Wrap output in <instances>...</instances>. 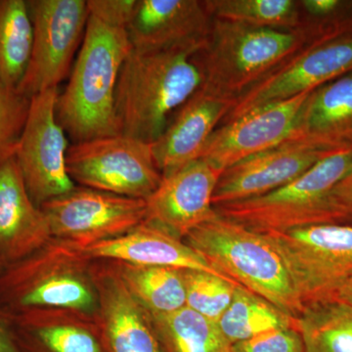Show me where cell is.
Instances as JSON below:
<instances>
[{
    "mask_svg": "<svg viewBox=\"0 0 352 352\" xmlns=\"http://www.w3.org/2000/svg\"><path fill=\"white\" fill-rule=\"evenodd\" d=\"M314 45L307 29L279 31L212 19L207 43L197 60L201 87L236 99L300 51Z\"/></svg>",
    "mask_w": 352,
    "mask_h": 352,
    "instance_id": "3957f363",
    "label": "cell"
},
{
    "mask_svg": "<svg viewBox=\"0 0 352 352\" xmlns=\"http://www.w3.org/2000/svg\"><path fill=\"white\" fill-rule=\"evenodd\" d=\"M286 142L352 153V71L309 92Z\"/></svg>",
    "mask_w": 352,
    "mask_h": 352,
    "instance_id": "ffe728a7",
    "label": "cell"
},
{
    "mask_svg": "<svg viewBox=\"0 0 352 352\" xmlns=\"http://www.w3.org/2000/svg\"><path fill=\"white\" fill-rule=\"evenodd\" d=\"M235 104V99L201 87L178 109L162 135L152 144L162 175L177 170L200 157L204 146Z\"/></svg>",
    "mask_w": 352,
    "mask_h": 352,
    "instance_id": "d6986e66",
    "label": "cell"
},
{
    "mask_svg": "<svg viewBox=\"0 0 352 352\" xmlns=\"http://www.w3.org/2000/svg\"><path fill=\"white\" fill-rule=\"evenodd\" d=\"M217 325L232 346L276 329H298L296 318L241 286L236 288L232 302Z\"/></svg>",
    "mask_w": 352,
    "mask_h": 352,
    "instance_id": "484cf974",
    "label": "cell"
},
{
    "mask_svg": "<svg viewBox=\"0 0 352 352\" xmlns=\"http://www.w3.org/2000/svg\"><path fill=\"white\" fill-rule=\"evenodd\" d=\"M92 263L78 245L52 238L0 270V312L67 308L96 314Z\"/></svg>",
    "mask_w": 352,
    "mask_h": 352,
    "instance_id": "277c9868",
    "label": "cell"
},
{
    "mask_svg": "<svg viewBox=\"0 0 352 352\" xmlns=\"http://www.w3.org/2000/svg\"><path fill=\"white\" fill-rule=\"evenodd\" d=\"M32 41L28 1L0 0V82L18 89L31 61Z\"/></svg>",
    "mask_w": 352,
    "mask_h": 352,
    "instance_id": "d4e9b609",
    "label": "cell"
},
{
    "mask_svg": "<svg viewBox=\"0 0 352 352\" xmlns=\"http://www.w3.org/2000/svg\"><path fill=\"white\" fill-rule=\"evenodd\" d=\"M43 210L54 239L85 247L120 237L144 221L146 201L76 186Z\"/></svg>",
    "mask_w": 352,
    "mask_h": 352,
    "instance_id": "8fae6325",
    "label": "cell"
},
{
    "mask_svg": "<svg viewBox=\"0 0 352 352\" xmlns=\"http://www.w3.org/2000/svg\"><path fill=\"white\" fill-rule=\"evenodd\" d=\"M34 41L31 61L18 91L32 98L56 88L71 69L87 31L89 11L85 0L28 1Z\"/></svg>",
    "mask_w": 352,
    "mask_h": 352,
    "instance_id": "9c48e42d",
    "label": "cell"
},
{
    "mask_svg": "<svg viewBox=\"0 0 352 352\" xmlns=\"http://www.w3.org/2000/svg\"><path fill=\"white\" fill-rule=\"evenodd\" d=\"M80 249L92 261L205 271L227 278L212 267L184 241L146 220L120 237Z\"/></svg>",
    "mask_w": 352,
    "mask_h": 352,
    "instance_id": "7402d4cb",
    "label": "cell"
},
{
    "mask_svg": "<svg viewBox=\"0 0 352 352\" xmlns=\"http://www.w3.org/2000/svg\"><path fill=\"white\" fill-rule=\"evenodd\" d=\"M351 166V152L335 153L281 188L214 208L221 217L263 234L342 223L346 220L333 203L332 190Z\"/></svg>",
    "mask_w": 352,
    "mask_h": 352,
    "instance_id": "8992f818",
    "label": "cell"
},
{
    "mask_svg": "<svg viewBox=\"0 0 352 352\" xmlns=\"http://www.w3.org/2000/svg\"><path fill=\"white\" fill-rule=\"evenodd\" d=\"M308 94L268 104L223 122L208 138L199 159L224 170L288 140Z\"/></svg>",
    "mask_w": 352,
    "mask_h": 352,
    "instance_id": "5bb4252c",
    "label": "cell"
},
{
    "mask_svg": "<svg viewBox=\"0 0 352 352\" xmlns=\"http://www.w3.org/2000/svg\"><path fill=\"white\" fill-rule=\"evenodd\" d=\"M199 51L131 50L116 90L120 134L151 144L162 135L173 113L203 85Z\"/></svg>",
    "mask_w": 352,
    "mask_h": 352,
    "instance_id": "6da1fadb",
    "label": "cell"
},
{
    "mask_svg": "<svg viewBox=\"0 0 352 352\" xmlns=\"http://www.w3.org/2000/svg\"><path fill=\"white\" fill-rule=\"evenodd\" d=\"M67 168L80 186L142 200L154 193L163 178L151 143L124 134L73 143Z\"/></svg>",
    "mask_w": 352,
    "mask_h": 352,
    "instance_id": "ba28073f",
    "label": "cell"
},
{
    "mask_svg": "<svg viewBox=\"0 0 352 352\" xmlns=\"http://www.w3.org/2000/svg\"><path fill=\"white\" fill-rule=\"evenodd\" d=\"M0 315L21 352H105L95 314L41 308Z\"/></svg>",
    "mask_w": 352,
    "mask_h": 352,
    "instance_id": "ac0fdd59",
    "label": "cell"
},
{
    "mask_svg": "<svg viewBox=\"0 0 352 352\" xmlns=\"http://www.w3.org/2000/svg\"><path fill=\"white\" fill-rule=\"evenodd\" d=\"M0 352H21L6 321L0 315Z\"/></svg>",
    "mask_w": 352,
    "mask_h": 352,
    "instance_id": "836d02e7",
    "label": "cell"
},
{
    "mask_svg": "<svg viewBox=\"0 0 352 352\" xmlns=\"http://www.w3.org/2000/svg\"><path fill=\"white\" fill-rule=\"evenodd\" d=\"M305 352H352V307L338 300L307 305L296 318Z\"/></svg>",
    "mask_w": 352,
    "mask_h": 352,
    "instance_id": "4316f807",
    "label": "cell"
},
{
    "mask_svg": "<svg viewBox=\"0 0 352 352\" xmlns=\"http://www.w3.org/2000/svg\"><path fill=\"white\" fill-rule=\"evenodd\" d=\"M32 98L0 82V166L15 157Z\"/></svg>",
    "mask_w": 352,
    "mask_h": 352,
    "instance_id": "f546056e",
    "label": "cell"
},
{
    "mask_svg": "<svg viewBox=\"0 0 352 352\" xmlns=\"http://www.w3.org/2000/svg\"><path fill=\"white\" fill-rule=\"evenodd\" d=\"M51 239L47 219L32 200L14 157L0 166V270Z\"/></svg>",
    "mask_w": 352,
    "mask_h": 352,
    "instance_id": "44dd1931",
    "label": "cell"
},
{
    "mask_svg": "<svg viewBox=\"0 0 352 352\" xmlns=\"http://www.w3.org/2000/svg\"><path fill=\"white\" fill-rule=\"evenodd\" d=\"M328 153L284 142L229 166L220 175L214 207L266 195L302 176Z\"/></svg>",
    "mask_w": 352,
    "mask_h": 352,
    "instance_id": "2e32d148",
    "label": "cell"
},
{
    "mask_svg": "<svg viewBox=\"0 0 352 352\" xmlns=\"http://www.w3.org/2000/svg\"><path fill=\"white\" fill-rule=\"evenodd\" d=\"M223 170L198 159L164 175L157 188L146 199V221L184 239L201 224L219 215L212 198Z\"/></svg>",
    "mask_w": 352,
    "mask_h": 352,
    "instance_id": "4fadbf2b",
    "label": "cell"
},
{
    "mask_svg": "<svg viewBox=\"0 0 352 352\" xmlns=\"http://www.w3.org/2000/svg\"><path fill=\"white\" fill-rule=\"evenodd\" d=\"M180 271L186 293V307L217 323L240 285L205 271Z\"/></svg>",
    "mask_w": 352,
    "mask_h": 352,
    "instance_id": "f1b7e54d",
    "label": "cell"
},
{
    "mask_svg": "<svg viewBox=\"0 0 352 352\" xmlns=\"http://www.w3.org/2000/svg\"><path fill=\"white\" fill-rule=\"evenodd\" d=\"M138 0H87L89 15L103 24L126 30Z\"/></svg>",
    "mask_w": 352,
    "mask_h": 352,
    "instance_id": "1f68e13d",
    "label": "cell"
},
{
    "mask_svg": "<svg viewBox=\"0 0 352 352\" xmlns=\"http://www.w3.org/2000/svg\"><path fill=\"white\" fill-rule=\"evenodd\" d=\"M113 263L129 293L148 314H170L186 307V293L180 270Z\"/></svg>",
    "mask_w": 352,
    "mask_h": 352,
    "instance_id": "cb8c5ba5",
    "label": "cell"
},
{
    "mask_svg": "<svg viewBox=\"0 0 352 352\" xmlns=\"http://www.w3.org/2000/svg\"><path fill=\"white\" fill-rule=\"evenodd\" d=\"M232 352H305V344L298 329L282 328L237 342Z\"/></svg>",
    "mask_w": 352,
    "mask_h": 352,
    "instance_id": "4dcf8cb0",
    "label": "cell"
},
{
    "mask_svg": "<svg viewBox=\"0 0 352 352\" xmlns=\"http://www.w3.org/2000/svg\"><path fill=\"white\" fill-rule=\"evenodd\" d=\"M96 316L105 352H162L151 318L132 296L111 261L92 263Z\"/></svg>",
    "mask_w": 352,
    "mask_h": 352,
    "instance_id": "e0dca14e",
    "label": "cell"
},
{
    "mask_svg": "<svg viewBox=\"0 0 352 352\" xmlns=\"http://www.w3.org/2000/svg\"><path fill=\"white\" fill-rule=\"evenodd\" d=\"M352 71V36L310 45L238 98L223 122L268 104L308 94Z\"/></svg>",
    "mask_w": 352,
    "mask_h": 352,
    "instance_id": "7c38bea8",
    "label": "cell"
},
{
    "mask_svg": "<svg viewBox=\"0 0 352 352\" xmlns=\"http://www.w3.org/2000/svg\"><path fill=\"white\" fill-rule=\"evenodd\" d=\"M333 300H338V302L344 303V305L352 307V274L338 289Z\"/></svg>",
    "mask_w": 352,
    "mask_h": 352,
    "instance_id": "e575fe53",
    "label": "cell"
},
{
    "mask_svg": "<svg viewBox=\"0 0 352 352\" xmlns=\"http://www.w3.org/2000/svg\"><path fill=\"white\" fill-rule=\"evenodd\" d=\"M212 267L298 318L303 305L283 259L267 236L221 215L183 239Z\"/></svg>",
    "mask_w": 352,
    "mask_h": 352,
    "instance_id": "5b68a950",
    "label": "cell"
},
{
    "mask_svg": "<svg viewBox=\"0 0 352 352\" xmlns=\"http://www.w3.org/2000/svg\"><path fill=\"white\" fill-rule=\"evenodd\" d=\"M212 23L203 0H138L126 31L138 52L201 50Z\"/></svg>",
    "mask_w": 352,
    "mask_h": 352,
    "instance_id": "9a60e30c",
    "label": "cell"
},
{
    "mask_svg": "<svg viewBox=\"0 0 352 352\" xmlns=\"http://www.w3.org/2000/svg\"><path fill=\"white\" fill-rule=\"evenodd\" d=\"M332 198L346 221H352V166L332 190Z\"/></svg>",
    "mask_w": 352,
    "mask_h": 352,
    "instance_id": "d6a6232c",
    "label": "cell"
},
{
    "mask_svg": "<svg viewBox=\"0 0 352 352\" xmlns=\"http://www.w3.org/2000/svg\"><path fill=\"white\" fill-rule=\"evenodd\" d=\"M212 19L279 31L302 29L298 0H204Z\"/></svg>",
    "mask_w": 352,
    "mask_h": 352,
    "instance_id": "83f0119b",
    "label": "cell"
},
{
    "mask_svg": "<svg viewBox=\"0 0 352 352\" xmlns=\"http://www.w3.org/2000/svg\"><path fill=\"white\" fill-rule=\"evenodd\" d=\"M149 315L162 352H232V344L217 322L189 307L170 314Z\"/></svg>",
    "mask_w": 352,
    "mask_h": 352,
    "instance_id": "603a6c76",
    "label": "cell"
},
{
    "mask_svg": "<svg viewBox=\"0 0 352 352\" xmlns=\"http://www.w3.org/2000/svg\"><path fill=\"white\" fill-rule=\"evenodd\" d=\"M58 95L56 87L32 97L15 155L28 192L39 208L76 186L67 168V134L55 113Z\"/></svg>",
    "mask_w": 352,
    "mask_h": 352,
    "instance_id": "30bf717a",
    "label": "cell"
},
{
    "mask_svg": "<svg viewBox=\"0 0 352 352\" xmlns=\"http://www.w3.org/2000/svg\"><path fill=\"white\" fill-rule=\"evenodd\" d=\"M265 235L283 259L303 308L333 300L352 274V226L317 224Z\"/></svg>",
    "mask_w": 352,
    "mask_h": 352,
    "instance_id": "52a82bcc",
    "label": "cell"
},
{
    "mask_svg": "<svg viewBox=\"0 0 352 352\" xmlns=\"http://www.w3.org/2000/svg\"><path fill=\"white\" fill-rule=\"evenodd\" d=\"M131 51L126 30L89 15L82 47L55 109L58 122L73 143L120 134L116 90Z\"/></svg>",
    "mask_w": 352,
    "mask_h": 352,
    "instance_id": "7a4b0ae2",
    "label": "cell"
}]
</instances>
